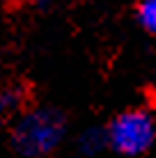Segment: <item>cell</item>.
<instances>
[{
  "label": "cell",
  "mask_w": 156,
  "mask_h": 158,
  "mask_svg": "<svg viewBox=\"0 0 156 158\" xmlns=\"http://www.w3.org/2000/svg\"><path fill=\"white\" fill-rule=\"evenodd\" d=\"M67 135V117L55 108L23 110L12 126V147L23 158H48Z\"/></svg>",
  "instance_id": "1"
},
{
  "label": "cell",
  "mask_w": 156,
  "mask_h": 158,
  "mask_svg": "<svg viewBox=\"0 0 156 158\" xmlns=\"http://www.w3.org/2000/svg\"><path fill=\"white\" fill-rule=\"evenodd\" d=\"M106 140L108 147L120 156H142L156 144V119L142 108L124 110L115 115L106 126Z\"/></svg>",
  "instance_id": "2"
},
{
  "label": "cell",
  "mask_w": 156,
  "mask_h": 158,
  "mask_svg": "<svg viewBox=\"0 0 156 158\" xmlns=\"http://www.w3.org/2000/svg\"><path fill=\"white\" fill-rule=\"evenodd\" d=\"M25 87L19 83H9L5 87H0V115H14L21 112V108L25 106Z\"/></svg>",
  "instance_id": "3"
},
{
  "label": "cell",
  "mask_w": 156,
  "mask_h": 158,
  "mask_svg": "<svg viewBox=\"0 0 156 158\" xmlns=\"http://www.w3.org/2000/svg\"><path fill=\"white\" fill-rule=\"evenodd\" d=\"M136 21L145 32L156 35V0H138L136 2Z\"/></svg>",
  "instance_id": "4"
},
{
  "label": "cell",
  "mask_w": 156,
  "mask_h": 158,
  "mask_svg": "<svg viewBox=\"0 0 156 158\" xmlns=\"http://www.w3.org/2000/svg\"><path fill=\"white\" fill-rule=\"evenodd\" d=\"M80 149H83V154L92 156L96 154L99 149H103V147H108V140H106V128H90L85 131L83 135H80Z\"/></svg>",
  "instance_id": "5"
},
{
  "label": "cell",
  "mask_w": 156,
  "mask_h": 158,
  "mask_svg": "<svg viewBox=\"0 0 156 158\" xmlns=\"http://www.w3.org/2000/svg\"><path fill=\"white\" fill-rule=\"evenodd\" d=\"M14 2H23V5H48L53 0H14Z\"/></svg>",
  "instance_id": "6"
}]
</instances>
